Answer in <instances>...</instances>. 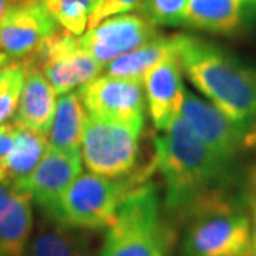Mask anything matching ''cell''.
<instances>
[{"mask_svg":"<svg viewBox=\"0 0 256 256\" xmlns=\"http://www.w3.org/2000/svg\"><path fill=\"white\" fill-rule=\"evenodd\" d=\"M8 76H9V63L0 66V92H2V90H3V87L6 86Z\"/></svg>","mask_w":256,"mask_h":256,"instance_id":"obj_28","label":"cell"},{"mask_svg":"<svg viewBox=\"0 0 256 256\" xmlns=\"http://www.w3.org/2000/svg\"><path fill=\"white\" fill-rule=\"evenodd\" d=\"M180 112L202 142L222 160L236 164L239 156L250 150L249 141L256 128L232 121L215 106L208 104L194 92L184 90Z\"/></svg>","mask_w":256,"mask_h":256,"instance_id":"obj_10","label":"cell"},{"mask_svg":"<svg viewBox=\"0 0 256 256\" xmlns=\"http://www.w3.org/2000/svg\"><path fill=\"white\" fill-rule=\"evenodd\" d=\"M24 256H92V254L82 229L43 218L30 238Z\"/></svg>","mask_w":256,"mask_h":256,"instance_id":"obj_17","label":"cell"},{"mask_svg":"<svg viewBox=\"0 0 256 256\" xmlns=\"http://www.w3.org/2000/svg\"><path fill=\"white\" fill-rule=\"evenodd\" d=\"M190 0H144L140 6L141 16L158 26H182L185 10Z\"/></svg>","mask_w":256,"mask_h":256,"instance_id":"obj_22","label":"cell"},{"mask_svg":"<svg viewBox=\"0 0 256 256\" xmlns=\"http://www.w3.org/2000/svg\"><path fill=\"white\" fill-rule=\"evenodd\" d=\"M33 200L16 190L0 215V256H24L33 232Z\"/></svg>","mask_w":256,"mask_h":256,"instance_id":"obj_16","label":"cell"},{"mask_svg":"<svg viewBox=\"0 0 256 256\" xmlns=\"http://www.w3.org/2000/svg\"><path fill=\"white\" fill-rule=\"evenodd\" d=\"M176 53V38L174 36L158 34L156 38L150 40L144 46L138 47L127 54L121 56L104 66V74L130 78V80H142V76L152 66L164 60L165 57Z\"/></svg>","mask_w":256,"mask_h":256,"instance_id":"obj_20","label":"cell"},{"mask_svg":"<svg viewBox=\"0 0 256 256\" xmlns=\"http://www.w3.org/2000/svg\"><path fill=\"white\" fill-rule=\"evenodd\" d=\"M86 107L78 92H67L57 100L48 146L58 151H80L86 124Z\"/></svg>","mask_w":256,"mask_h":256,"instance_id":"obj_19","label":"cell"},{"mask_svg":"<svg viewBox=\"0 0 256 256\" xmlns=\"http://www.w3.org/2000/svg\"><path fill=\"white\" fill-rule=\"evenodd\" d=\"M9 63V58L6 57V54L0 50V66H3V64H8Z\"/></svg>","mask_w":256,"mask_h":256,"instance_id":"obj_31","label":"cell"},{"mask_svg":"<svg viewBox=\"0 0 256 256\" xmlns=\"http://www.w3.org/2000/svg\"><path fill=\"white\" fill-rule=\"evenodd\" d=\"M12 2H24V0H12Z\"/></svg>","mask_w":256,"mask_h":256,"instance_id":"obj_33","label":"cell"},{"mask_svg":"<svg viewBox=\"0 0 256 256\" xmlns=\"http://www.w3.org/2000/svg\"><path fill=\"white\" fill-rule=\"evenodd\" d=\"M18 127L13 122H6L0 126V164L4 161V158L10 152Z\"/></svg>","mask_w":256,"mask_h":256,"instance_id":"obj_25","label":"cell"},{"mask_svg":"<svg viewBox=\"0 0 256 256\" xmlns=\"http://www.w3.org/2000/svg\"><path fill=\"white\" fill-rule=\"evenodd\" d=\"M14 192H16V188H13L10 185L0 184V215L4 210V208L8 206V204L12 200V196H13Z\"/></svg>","mask_w":256,"mask_h":256,"instance_id":"obj_27","label":"cell"},{"mask_svg":"<svg viewBox=\"0 0 256 256\" xmlns=\"http://www.w3.org/2000/svg\"><path fill=\"white\" fill-rule=\"evenodd\" d=\"M185 28L220 36H239L256 28V0H190Z\"/></svg>","mask_w":256,"mask_h":256,"instance_id":"obj_13","label":"cell"},{"mask_svg":"<svg viewBox=\"0 0 256 256\" xmlns=\"http://www.w3.org/2000/svg\"><path fill=\"white\" fill-rule=\"evenodd\" d=\"M174 232L161 218L156 188L146 181L121 201L100 256H168Z\"/></svg>","mask_w":256,"mask_h":256,"instance_id":"obj_3","label":"cell"},{"mask_svg":"<svg viewBox=\"0 0 256 256\" xmlns=\"http://www.w3.org/2000/svg\"><path fill=\"white\" fill-rule=\"evenodd\" d=\"M142 130L88 116L82 132V160L92 174L122 178L134 172Z\"/></svg>","mask_w":256,"mask_h":256,"instance_id":"obj_6","label":"cell"},{"mask_svg":"<svg viewBox=\"0 0 256 256\" xmlns=\"http://www.w3.org/2000/svg\"><path fill=\"white\" fill-rule=\"evenodd\" d=\"M250 148H256V130L254 131L252 137H250Z\"/></svg>","mask_w":256,"mask_h":256,"instance_id":"obj_32","label":"cell"},{"mask_svg":"<svg viewBox=\"0 0 256 256\" xmlns=\"http://www.w3.org/2000/svg\"><path fill=\"white\" fill-rule=\"evenodd\" d=\"M10 3H12V0H0V20L4 16L6 10L9 9Z\"/></svg>","mask_w":256,"mask_h":256,"instance_id":"obj_30","label":"cell"},{"mask_svg":"<svg viewBox=\"0 0 256 256\" xmlns=\"http://www.w3.org/2000/svg\"><path fill=\"white\" fill-rule=\"evenodd\" d=\"M249 188H250V194H249V196H250V201H255L256 200V168L254 170V172L250 175V178H249Z\"/></svg>","mask_w":256,"mask_h":256,"instance_id":"obj_29","label":"cell"},{"mask_svg":"<svg viewBox=\"0 0 256 256\" xmlns=\"http://www.w3.org/2000/svg\"><path fill=\"white\" fill-rule=\"evenodd\" d=\"M104 0H44L47 10L64 32L82 36L88 20L102 6Z\"/></svg>","mask_w":256,"mask_h":256,"instance_id":"obj_21","label":"cell"},{"mask_svg":"<svg viewBox=\"0 0 256 256\" xmlns=\"http://www.w3.org/2000/svg\"><path fill=\"white\" fill-rule=\"evenodd\" d=\"M142 2L144 0H104L102 6L88 20L87 28L90 30V28H96L98 23H101L106 18L122 14V13L131 12V10H138L140 6L142 4Z\"/></svg>","mask_w":256,"mask_h":256,"instance_id":"obj_24","label":"cell"},{"mask_svg":"<svg viewBox=\"0 0 256 256\" xmlns=\"http://www.w3.org/2000/svg\"><path fill=\"white\" fill-rule=\"evenodd\" d=\"M154 146V165L164 180V208L170 218L185 224L196 212L220 202L250 201L239 192L236 164L215 156L181 112Z\"/></svg>","mask_w":256,"mask_h":256,"instance_id":"obj_1","label":"cell"},{"mask_svg":"<svg viewBox=\"0 0 256 256\" xmlns=\"http://www.w3.org/2000/svg\"><path fill=\"white\" fill-rule=\"evenodd\" d=\"M248 200L208 206L186 220L181 256H250V215Z\"/></svg>","mask_w":256,"mask_h":256,"instance_id":"obj_5","label":"cell"},{"mask_svg":"<svg viewBox=\"0 0 256 256\" xmlns=\"http://www.w3.org/2000/svg\"><path fill=\"white\" fill-rule=\"evenodd\" d=\"M154 170L156 165L152 161V165L122 178L78 175L63 194L52 222L82 230L108 228L126 195L134 186L146 182Z\"/></svg>","mask_w":256,"mask_h":256,"instance_id":"obj_4","label":"cell"},{"mask_svg":"<svg viewBox=\"0 0 256 256\" xmlns=\"http://www.w3.org/2000/svg\"><path fill=\"white\" fill-rule=\"evenodd\" d=\"M82 168L80 151L67 152L47 146L36 170L16 190L28 192L43 218L53 220L63 194L82 175Z\"/></svg>","mask_w":256,"mask_h":256,"instance_id":"obj_12","label":"cell"},{"mask_svg":"<svg viewBox=\"0 0 256 256\" xmlns=\"http://www.w3.org/2000/svg\"><path fill=\"white\" fill-rule=\"evenodd\" d=\"M250 256H256V201L250 202Z\"/></svg>","mask_w":256,"mask_h":256,"instance_id":"obj_26","label":"cell"},{"mask_svg":"<svg viewBox=\"0 0 256 256\" xmlns=\"http://www.w3.org/2000/svg\"><path fill=\"white\" fill-rule=\"evenodd\" d=\"M160 34L144 16L126 13L106 18L77 37L82 50L104 67L112 60L144 46Z\"/></svg>","mask_w":256,"mask_h":256,"instance_id":"obj_11","label":"cell"},{"mask_svg":"<svg viewBox=\"0 0 256 256\" xmlns=\"http://www.w3.org/2000/svg\"><path fill=\"white\" fill-rule=\"evenodd\" d=\"M181 66L176 53L165 57L142 76L146 101L156 130L165 131L181 111L184 98Z\"/></svg>","mask_w":256,"mask_h":256,"instance_id":"obj_14","label":"cell"},{"mask_svg":"<svg viewBox=\"0 0 256 256\" xmlns=\"http://www.w3.org/2000/svg\"><path fill=\"white\" fill-rule=\"evenodd\" d=\"M47 146L46 136L18 127L13 146L0 164V184L18 188V184L23 182L36 170Z\"/></svg>","mask_w":256,"mask_h":256,"instance_id":"obj_18","label":"cell"},{"mask_svg":"<svg viewBox=\"0 0 256 256\" xmlns=\"http://www.w3.org/2000/svg\"><path fill=\"white\" fill-rule=\"evenodd\" d=\"M90 116L128 127L144 128L146 96L142 80L98 76L78 90Z\"/></svg>","mask_w":256,"mask_h":256,"instance_id":"obj_8","label":"cell"},{"mask_svg":"<svg viewBox=\"0 0 256 256\" xmlns=\"http://www.w3.org/2000/svg\"><path fill=\"white\" fill-rule=\"evenodd\" d=\"M178 62L190 82L226 117L256 128V68L229 50L191 34H175Z\"/></svg>","mask_w":256,"mask_h":256,"instance_id":"obj_2","label":"cell"},{"mask_svg":"<svg viewBox=\"0 0 256 256\" xmlns=\"http://www.w3.org/2000/svg\"><path fill=\"white\" fill-rule=\"evenodd\" d=\"M22 63L24 82L13 124L47 136L54 118L57 92L30 58Z\"/></svg>","mask_w":256,"mask_h":256,"instance_id":"obj_15","label":"cell"},{"mask_svg":"<svg viewBox=\"0 0 256 256\" xmlns=\"http://www.w3.org/2000/svg\"><path fill=\"white\" fill-rule=\"evenodd\" d=\"M23 82H24L23 63L22 62L9 63L8 82L3 90L0 92V126L18 111Z\"/></svg>","mask_w":256,"mask_h":256,"instance_id":"obj_23","label":"cell"},{"mask_svg":"<svg viewBox=\"0 0 256 256\" xmlns=\"http://www.w3.org/2000/svg\"><path fill=\"white\" fill-rule=\"evenodd\" d=\"M255 201H256V200H255ZM250 202H252V201H250Z\"/></svg>","mask_w":256,"mask_h":256,"instance_id":"obj_34","label":"cell"},{"mask_svg":"<svg viewBox=\"0 0 256 256\" xmlns=\"http://www.w3.org/2000/svg\"><path fill=\"white\" fill-rule=\"evenodd\" d=\"M30 60L60 96L90 82L104 68L80 47L77 36L67 32L56 33Z\"/></svg>","mask_w":256,"mask_h":256,"instance_id":"obj_7","label":"cell"},{"mask_svg":"<svg viewBox=\"0 0 256 256\" xmlns=\"http://www.w3.org/2000/svg\"><path fill=\"white\" fill-rule=\"evenodd\" d=\"M58 28L44 0L12 2L0 20V50L10 60L23 62L58 33Z\"/></svg>","mask_w":256,"mask_h":256,"instance_id":"obj_9","label":"cell"}]
</instances>
